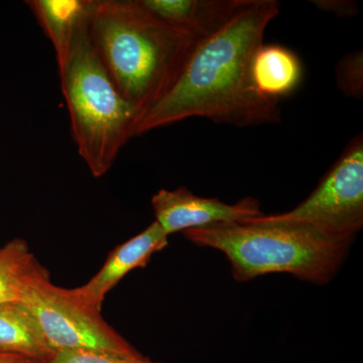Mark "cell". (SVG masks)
Wrapping results in <instances>:
<instances>
[{
	"label": "cell",
	"mask_w": 363,
	"mask_h": 363,
	"mask_svg": "<svg viewBox=\"0 0 363 363\" xmlns=\"http://www.w3.org/2000/svg\"><path fill=\"white\" fill-rule=\"evenodd\" d=\"M279 13L276 0H248L196 48L175 85L143 114L136 135L192 117L235 128L279 123V101L259 95L250 74L253 56Z\"/></svg>",
	"instance_id": "6da1fadb"
},
{
	"label": "cell",
	"mask_w": 363,
	"mask_h": 363,
	"mask_svg": "<svg viewBox=\"0 0 363 363\" xmlns=\"http://www.w3.org/2000/svg\"><path fill=\"white\" fill-rule=\"evenodd\" d=\"M87 28L100 61L140 118L172 89L206 40L162 23L138 0H93Z\"/></svg>",
	"instance_id": "7a4b0ae2"
},
{
	"label": "cell",
	"mask_w": 363,
	"mask_h": 363,
	"mask_svg": "<svg viewBox=\"0 0 363 363\" xmlns=\"http://www.w3.org/2000/svg\"><path fill=\"white\" fill-rule=\"evenodd\" d=\"M182 233L198 247L224 253L238 283L267 274H290L314 285H326L343 266L350 247L300 225L240 221Z\"/></svg>",
	"instance_id": "3957f363"
},
{
	"label": "cell",
	"mask_w": 363,
	"mask_h": 363,
	"mask_svg": "<svg viewBox=\"0 0 363 363\" xmlns=\"http://www.w3.org/2000/svg\"><path fill=\"white\" fill-rule=\"evenodd\" d=\"M87 21L88 16L76 32L65 65L58 71L74 143L92 176L100 178L136 135L140 114L124 99L100 61Z\"/></svg>",
	"instance_id": "277c9868"
},
{
	"label": "cell",
	"mask_w": 363,
	"mask_h": 363,
	"mask_svg": "<svg viewBox=\"0 0 363 363\" xmlns=\"http://www.w3.org/2000/svg\"><path fill=\"white\" fill-rule=\"evenodd\" d=\"M21 303L32 313L55 352L95 351L125 357H142L101 316L84 304L73 289L52 283L50 272L40 264L26 279Z\"/></svg>",
	"instance_id": "5b68a950"
},
{
	"label": "cell",
	"mask_w": 363,
	"mask_h": 363,
	"mask_svg": "<svg viewBox=\"0 0 363 363\" xmlns=\"http://www.w3.org/2000/svg\"><path fill=\"white\" fill-rule=\"evenodd\" d=\"M250 223L308 227L325 240L350 247L363 227V138H353L337 162L297 207L245 219Z\"/></svg>",
	"instance_id": "8992f818"
},
{
	"label": "cell",
	"mask_w": 363,
	"mask_h": 363,
	"mask_svg": "<svg viewBox=\"0 0 363 363\" xmlns=\"http://www.w3.org/2000/svg\"><path fill=\"white\" fill-rule=\"evenodd\" d=\"M156 222L167 235L216 224L240 222L262 215L259 200L247 197L235 204L200 197L187 188L162 189L152 196Z\"/></svg>",
	"instance_id": "52a82bcc"
},
{
	"label": "cell",
	"mask_w": 363,
	"mask_h": 363,
	"mask_svg": "<svg viewBox=\"0 0 363 363\" xmlns=\"http://www.w3.org/2000/svg\"><path fill=\"white\" fill-rule=\"evenodd\" d=\"M169 236L157 222L130 240L117 245L105 260L104 267L85 285L73 289L84 304L101 312L107 294L131 271L145 267L152 255L168 247Z\"/></svg>",
	"instance_id": "ba28073f"
},
{
	"label": "cell",
	"mask_w": 363,
	"mask_h": 363,
	"mask_svg": "<svg viewBox=\"0 0 363 363\" xmlns=\"http://www.w3.org/2000/svg\"><path fill=\"white\" fill-rule=\"evenodd\" d=\"M162 23L207 39L231 20L248 0H138Z\"/></svg>",
	"instance_id": "9c48e42d"
},
{
	"label": "cell",
	"mask_w": 363,
	"mask_h": 363,
	"mask_svg": "<svg viewBox=\"0 0 363 363\" xmlns=\"http://www.w3.org/2000/svg\"><path fill=\"white\" fill-rule=\"evenodd\" d=\"M302 73V64L297 55L279 45H260L250 69L257 92L274 101L297 89Z\"/></svg>",
	"instance_id": "30bf717a"
},
{
	"label": "cell",
	"mask_w": 363,
	"mask_h": 363,
	"mask_svg": "<svg viewBox=\"0 0 363 363\" xmlns=\"http://www.w3.org/2000/svg\"><path fill=\"white\" fill-rule=\"evenodd\" d=\"M93 0L26 1L56 52L58 70L65 65L79 26L89 13Z\"/></svg>",
	"instance_id": "8fae6325"
},
{
	"label": "cell",
	"mask_w": 363,
	"mask_h": 363,
	"mask_svg": "<svg viewBox=\"0 0 363 363\" xmlns=\"http://www.w3.org/2000/svg\"><path fill=\"white\" fill-rule=\"evenodd\" d=\"M0 351L49 362L56 352L23 303L0 304Z\"/></svg>",
	"instance_id": "7c38bea8"
},
{
	"label": "cell",
	"mask_w": 363,
	"mask_h": 363,
	"mask_svg": "<svg viewBox=\"0 0 363 363\" xmlns=\"http://www.w3.org/2000/svg\"><path fill=\"white\" fill-rule=\"evenodd\" d=\"M40 264L21 238L0 247V304L20 302L26 279Z\"/></svg>",
	"instance_id": "4fadbf2b"
},
{
	"label": "cell",
	"mask_w": 363,
	"mask_h": 363,
	"mask_svg": "<svg viewBox=\"0 0 363 363\" xmlns=\"http://www.w3.org/2000/svg\"><path fill=\"white\" fill-rule=\"evenodd\" d=\"M336 80L344 94L362 98L363 94V59L362 52H350L337 65Z\"/></svg>",
	"instance_id": "5bb4252c"
},
{
	"label": "cell",
	"mask_w": 363,
	"mask_h": 363,
	"mask_svg": "<svg viewBox=\"0 0 363 363\" xmlns=\"http://www.w3.org/2000/svg\"><path fill=\"white\" fill-rule=\"evenodd\" d=\"M47 363H162L145 357H125L95 351H59Z\"/></svg>",
	"instance_id": "9a60e30c"
},
{
	"label": "cell",
	"mask_w": 363,
	"mask_h": 363,
	"mask_svg": "<svg viewBox=\"0 0 363 363\" xmlns=\"http://www.w3.org/2000/svg\"><path fill=\"white\" fill-rule=\"evenodd\" d=\"M318 9L339 16H352L358 13L357 4L346 0H317L312 1Z\"/></svg>",
	"instance_id": "2e32d148"
},
{
	"label": "cell",
	"mask_w": 363,
	"mask_h": 363,
	"mask_svg": "<svg viewBox=\"0 0 363 363\" xmlns=\"http://www.w3.org/2000/svg\"><path fill=\"white\" fill-rule=\"evenodd\" d=\"M0 363H45L33 358L0 351Z\"/></svg>",
	"instance_id": "e0dca14e"
}]
</instances>
